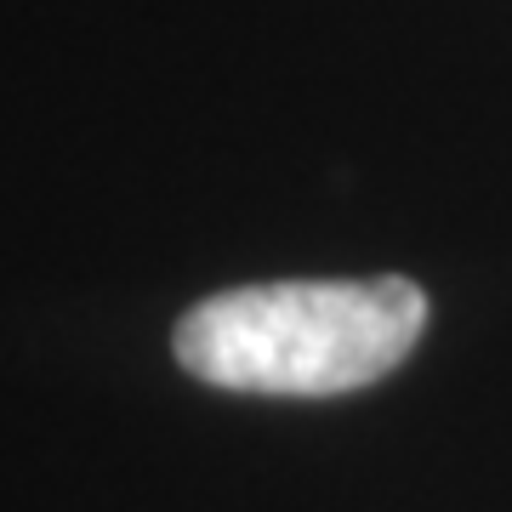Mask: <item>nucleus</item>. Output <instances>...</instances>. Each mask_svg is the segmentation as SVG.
I'll use <instances>...</instances> for the list:
<instances>
[{
    "instance_id": "nucleus-1",
    "label": "nucleus",
    "mask_w": 512,
    "mask_h": 512,
    "mask_svg": "<svg viewBox=\"0 0 512 512\" xmlns=\"http://www.w3.org/2000/svg\"><path fill=\"white\" fill-rule=\"evenodd\" d=\"M427 330L416 279H274L205 296L177 325V365L228 393L330 399L399 370Z\"/></svg>"
}]
</instances>
